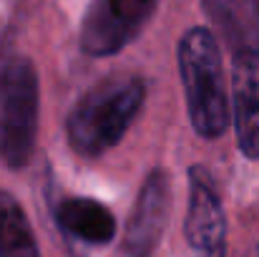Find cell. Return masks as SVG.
Instances as JSON below:
<instances>
[{"label": "cell", "mask_w": 259, "mask_h": 257, "mask_svg": "<svg viewBox=\"0 0 259 257\" xmlns=\"http://www.w3.org/2000/svg\"><path fill=\"white\" fill-rule=\"evenodd\" d=\"M146 98V86L136 76L96 84L81 96L66 119L71 146L81 157H101L131 129Z\"/></svg>", "instance_id": "obj_1"}, {"label": "cell", "mask_w": 259, "mask_h": 257, "mask_svg": "<svg viewBox=\"0 0 259 257\" xmlns=\"http://www.w3.org/2000/svg\"><path fill=\"white\" fill-rule=\"evenodd\" d=\"M179 71L189 119L199 136L217 139L229 126V106L222 51L211 30L196 25L179 41Z\"/></svg>", "instance_id": "obj_2"}, {"label": "cell", "mask_w": 259, "mask_h": 257, "mask_svg": "<svg viewBox=\"0 0 259 257\" xmlns=\"http://www.w3.org/2000/svg\"><path fill=\"white\" fill-rule=\"evenodd\" d=\"M38 74L33 63L15 56L0 66V159L10 169L30 162L38 131Z\"/></svg>", "instance_id": "obj_3"}, {"label": "cell", "mask_w": 259, "mask_h": 257, "mask_svg": "<svg viewBox=\"0 0 259 257\" xmlns=\"http://www.w3.org/2000/svg\"><path fill=\"white\" fill-rule=\"evenodd\" d=\"M159 0H91L81 28L88 56H113L126 48L149 23Z\"/></svg>", "instance_id": "obj_4"}, {"label": "cell", "mask_w": 259, "mask_h": 257, "mask_svg": "<svg viewBox=\"0 0 259 257\" xmlns=\"http://www.w3.org/2000/svg\"><path fill=\"white\" fill-rule=\"evenodd\" d=\"M191 192L186 212V242L196 257H224L227 252V219L219 194L201 167H191Z\"/></svg>", "instance_id": "obj_5"}, {"label": "cell", "mask_w": 259, "mask_h": 257, "mask_svg": "<svg viewBox=\"0 0 259 257\" xmlns=\"http://www.w3.org/2000/svg\"><path fill=\"white\" fill-rule=\"evenodd\" d=\"M171 207V184L166 171L154 169L141 184L139 199L134 204L126 237H123V255L126 257H151L156 250L164 227L169 222Z\"/></svg>", "instance_id": "obj_6"}, {"label": "cell", "mask_w": 259, "mask_h": 257, "mask_svg": "<svg viewBox=\"0 0 259 257\" xmlns=\"http://www.w3.org/2000/svg\"><path fill=\"white\" fill-rule=\"evenodd\" d=\"M232 119L239 152L259 159V51H234L232 63Z\"/></svg>", "instance_id": "obj_7"}, {"label": "cell", "mask_w": 259, "mask_h": 257, "mask_svg": "<svg viewBox=\"0 0 259 257\" xmlns=\"http://www.w3.org/2000/svg\"><path fill=\"white\" fill-rule=\"evenodd\" d=\"M56 222L66 235L88 245H106L116 235V219L111 209L86 197L63 199L56 209Z\"/></svg>", "instance_id": "obj_8"}, {"label": "cell", "mask_w": 259, "mask_h": 257, "mask_svg": "<svg viewBox=\"0 0 259 257\" xmlns=\"http://www.w3.org/2000/svg\"><path fill=\"white\" fill-rule=\"evenodd\" d=\"M201 8L234 51H259V0H201Z\"/></svg>", "instance_id": "obj_9"}, {"label": "cell", "mask_w": 259, "mask_h": 257, "mask_svg": "<svg viewBox=\"0 0 259 257\" xmlns=\"http://www.w3.org/2000/svg\"><path fill=\"white\" fill-rule=\"evenodd\" d=\"M0 257H40L23 207L5 189H0Z\"/></svg>", "instance_id": "obj_10"}]
</instances>
